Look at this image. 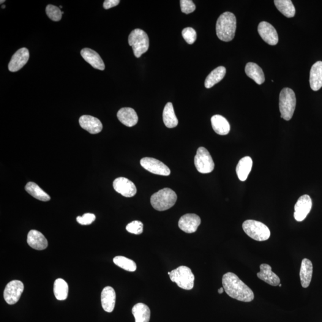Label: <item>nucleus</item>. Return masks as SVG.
Instances as JSON below:
<instances>
[{
  "label": "nucleus",
  "instance_id": "1",
  "mask_svg": "<svg viewBox=\"0 0 322 322\" xmlns=\"http://www.w3.org/2000/svg\"><path fill=\"white\" fill-rule=\"evenodd\" d=\"M222 283L225 291L231 298L247 302L254 299L252 289L233 273L228 272L224 275Z\"/></svg>",
  "mask_w": 322,
  "mask_h": 322
},
{
  "label": "nucleus",
  "instance_id": "2",
  "mask_svg": "<svg viewBox=\"0 0 322 322\" xmlns=\"http://www.w3.org/2000/svg\"><path fill=\"white\" fill-rule=\"evenodd\" d=\"M236 19L233 13L226 12L218 18L216 23L217 37L223 42L232 40L235 35Z\"/></svg>",
  "mask_w": 322,
  "mask_h": 322
},
{
  "label": "nucleus",
  "instance_id": "3",
  "mask_svg": "<svg viewBox=\"0 0 322 322\" xmlns=\"http://www.w3.org/2000/svg\"><path fill=\"white\" fill-rule=\"evenodd\" d=\"M177 196L170 188H164L151 196V203L153 208L159 211H165L175 205Z\"/></svg>",
  "mask_w": 322,
  "mask_h": 322
},
{
  "label": "nucleus",
  "instance_id": "4",
  "mask_svg": "<svg viewBox=\"0 0 322 322\" xmlns=\"http://www.w3.org/2000/svg\"><path fill=\"white\" fill-rule=\"evenodd\" d=\"M296 107V97L293 90L283 89L279 95V110L281 118L289 121L293 118Z\"/></svg>",
  "mask_w": 322,
  "mask_h": 322
},
{
  "label": "nucleus",
  "instance_id": "5",
  "mask_svg": "<svg viewBox=\"0 0 322 322\" xmlns=\"http://www.w3.org/2000/svg\"><path fill=\"white\" fill-rule=\"evenodd\" d=\"M170 277L172 282L176 283L179 288L185 290H190L194 286L195 276L187 266H180L172 270Z\"/></svg>",
  "mask_w": 322,
  "mask_h": 322
},
{
  "label": "nucleus",
  "instance_id": "6",
  "mask_svg": "<svg viewBox=\"0 0 322 322\" xmlns=\"http://www.w3.org/2000/svg\"><path fill=\"white\" fill-rule=\"evenodd\" d=\"M242 228L251 238L256 241H265L269 239L270 231L267 226L263 223L253 220L245 221Z\"/></svg>",
  "mask_w": 322,
  "mask_h": 322
},
{
  "label": "nucleus",
  "instance_id": "7",
  "mask_svg": "<svg viewBox=\"0 0 322 322\" xmlns=\"http://www.w3.org/2000/svg\"><path fill=\"white\" fill-rule=\"evenodd\" d=\"M128 44L133 47V52L138 58L148 50L149 39L145 32L140 29H136L128 37Z\"/></svg>",
  "mask_w": 322,
  "mask_h": 322
},
{
  "label": "nucleus",
  "instance_id": "8",
  "mask_svg": "<svg viewBox=\"0 0 322 322\" xmlns=\"http://www.w3.org/2000/svg\"><path fill=\"white\" fill-rule=\"evenodd\" d=\"M195 165L199 173L208 174L214 169V162L208 150L201 147L197 150L195 157Z\"/></svg>",
  "mask_w": 322,
  "mask_h": 322
},
{
  "label": "nucleus",
  "instance_id": "9",
  "mask_svg": "<svg viewBox=\"0 0 322 322\" xmlns=\"http://www.w3.org/2000/svg\"><path fill=\"white\" fill-rule=\"evenodd\" d=\"M24 290L23 283L20 280L11 281L5 286L4 291V299L9 305L17 303Z\"/></svg>",
  "mask_w": 322,
  "mask_h": 322
},
{
  "label": "nucleus",
  "instance_id": "10",
  "mask_svg": "<svg viewBox=\"0 0 322 322\" xmlns=\"http://www.w3.org/2000/svg\"><path fill=\"white\" fill-rule=\"evenodd\" d=\"M140 164L150 173L163 176L170 175V168L164 163L155 158H143L140 161Z\"/></svg>",
  "mask_w": 322,
  "mask_h": 322
},
{
  "label": "nucleus",
  "instance_id": "11",
  "mask_svg": "<svg viewBox=\"0 0 322 322\" xmlns=\"http://www.w3.org/2000/svg\"><path fill=\"white\" fill-rule=\"evenodd\" d=\"M312 201L310 196L304 195L301 196L295 205L294 218L297 222H302L312 209Z\"/></svg>",
  "mask_w": 322,
  "mask_h": 322
},
{
  "label": "nucleus",
  "instance_id": "12",
  "mask_svg": "<svg viewBox=\"0 0 322 322\" xmlns=\"http://www.w3.org/2000/svg\"><path fill=\"white\" fill-rule=\"evenodd\" d=\"M113 186L116 192L127 198L133 197L137 193L135 184L125 177H119L114 180Z\"/></svg>",
  "mask_w": 322,
  "mask_h": 322
},
{
  "label": "nucleus",
  "instance_id": "13",
  "mask_svg": "<svg viewBox=\"0 0 322 322\" xmlns=\"http://www.w3.org/2000/svg\"><path fill=\"white\" fill-rule=\"evenodd\" d=\"M258 32L262 39L270 46H275L278 43V37L276 30L271 24L267 22H261L258 26Z\"/></svg>",
  "mask_w": 322,
  "mask_h": 322
},
{
  "label": "nucleus",
  "instance_id": "14",
  "mask_svg": "<svg viewBox=\"0 0 322 322\" xmlns=\"http://www.w3.org/2000/svg\"><path fill=\"white\" fill-rule=\"evenodd\" d=\"M201 220L198 215L187 214L180 218L179 227L182 230L187 233L195 232L201 225Z\"/></svg>",
  "mask_w": 322,
  "mask_h": 322
},
{
  "label": "nucleus",
  "instance_id": "15",
  "mask_svg": "<svg viewBox=\"0 0 322 322\" xmlns=\"http://www.w3.org/2000/svg\"><path fill=\"white\" fill-rule=\"evenodd\" d=\"M29 59V52L26 48L19 49L13 54L9 64L10 72H17L26 64Z\"/></svg>",
  "mask_w": 322,
  "mask_h": 322
},
{
  "label": "nucleus",
  "instance_id": "16",
  "mask_svg": "<svg viewBox=\"0 0 322 322\" xmlns=\"http://www.w3.org/2000/svg\"><path fill=\"white\" fill-rule=\"evenodd\" d=\"M79 123L83 129L92 135L99 133L103 129V125L100 120L90 115L81 116Z\"/></svg>",
  "mask_w": 322,
  "mask_h": 322
},
{
  "label": "nucleus",
  "instance_id": "17",
  "mask_svg": "<svg viewBox=\"0 0 322 322\" xmlns=\"http://www.w3.org/2000/svg\"><path fill=\"white\" fill-rule=\"evenodd\" d=\"M101 302L103 310L106 312H113L116 302V293L111 286H106L101 294Z\"/></svg>",
  "mask_w": 322,
  "mask_h": 322
},
{
  "label": "nucleus",
  "instance_id": "18",
  "mask_svg": "<svg viewBox=\"0 0 322 322\" xmlns=\"http://www.w3.org/2000/svg\"><path fill=\"white\" fill-rule=\"evenodd\" d=\"M81 55L85 61L91 65L95 69L103 70L105 66L104 62L96 51L89 48H83L81 51Z\"/></svg>",
  "mask_w": 322,
  "mask_h": 322
},
{
  "label": "nucleus",
  "instance_id": "19",
  "mask_svg": "<svg viewBox=\"0 0 322 322\" xmlns=\"http://www.w3.org/2000/svg\"><path fill=\"white\" fill-rule=\"evenodd\" d=\"M260 268V272L256 274L259 279L273 286H276L280 284V278L272 272L271 266L267 264H262Z\"/></svg>",
  "mask_w": 322,
  "mask_h": 322
},
{
  "label": "nucleus",
  "instance_id": "20",
  "mask_svg": "<svg viewBox=\"0 0 322 322\" xmlns=\"http://www.w3.org/2000/svg\"><path fill=\"white\" fill-rule=\"evenodd\" d=\"M27 242L30 247L36 250H44L48 246V241L43 234L36 230L29 231Z\"/></svg>",
  "mask_w": 322,
  "mask_h": 322
},
{
  "label": "nucleus",
  "instance_id": "21",
  "mask_svg": "<svg viewBox=\"0 0 322 322\" xmlns=\"http://www.w3.org/2000/svg\"><path fill=\"white\" fill-rule=\"evenodd\" d=\"M117 117L122 124L128 127L135 126L138 122L137 113L132 108H121L117 113Z\"/></svg>",
  "mask_w": 322,
  "mask_h": 322
},
{
  "label": "nucleus",
  "instance_id": "22",
  "mask_svg": "<svg viewBox=\"0 0 322 322\" xmlns=\"http://www.w3.org/2000/svg\"><path fill=\"white\" fill-rule=\"evenodd\" d=\"M310 85L313 91H318L322 87V62H316L311 68Z\"/></svg>",
  "mask_w": 322,
  "mask_h": 322
},
{
  "label": "nucleus",
  "instance_id": "23",
  "mask_svg": "<svg viewBox=\"0 0 322 322\" xmlns=\"http://www.w3.org/2000/svg\"><path fill=\"white\" fill-rule=\"evenodd\" d=\"M313 275V264L307 258L302 261L300 269L299 277L302 287L306 288L310 285Z\"/></svg>",
  "mask_w": 322,
  "mask_h": 322
},
{
  "label": "nucleus",
  "instance_id": "24",
  "mask_svg": "<svg viewBox=\"0 0 322 322\" xmlns=\"http://www.w3.org/2000/svg\"><path fill=\"white\" fill-rule=\"evenodd\" d=\"M211 121L212 128L218 135L225 136L230 132V124L225 117L220 115H215L212 117Z\"/></svg>",
  "mask_w": 322,
  "mask_h": 322
},
{
  "label": "nucleus",
  "instance_id": "25",
  "mask_svg": "<svg viewBox=\"0 0 322 322\" xmlns=\"http://www.w3.org/2000/svg\"><path fill=\"white\" fill-rule=\"evenodd\" d=\"M245 73L248 77L252 79L258 85H261L265 81L263 70L255 63H248L245 67Z\"/></svg>",
  "mask_w": 322,
  "mask_h": 322
},
{
  "label": "nucleus",
  "instance_id": "26",
  "mask_svg": "<svg viewBox=\"0 0 322 322\" xmlns=\"http://www.w3.org/2000/svg\"><path fill=\"white\" fill-rule=\"evenodd\" d=\"M253 164V160L250 157H245L239 161L236 171L237 177L241 181L244 182L247 179L252 169Z\"/></svg>",
  "mask_w": 322,
  "mask_h": 322
},
{
  "label": "nucleus",
  "instance_id": "27",
  "mask_svg": "<svg viewBox=\"0 0 322 322\" xmlns=\"http://www.w3.org/2000/svg\"><path fill=\"white\" fill-rule=\"evenodd\" d=\"M132 313L135 318V322H149L151 319V310L147 305L143 303L135 305L132 308Z\"/></svg>",
  "mask_w": 322,
  "mask_h": 322
},
{
  "label": "nucleus",
  "instance_id": "28",
  "mask_svg": "<svg viewBox=\"0 0 322 322\" xmlns=\"http://www.w3.org/2000/svg\"><path fill=\"white\" fill-rule=\"evenodd\" d=\"M162 116L163 123L166 127L173 128L177 127L179 124L178 119L174 113L173 105L171 102H168L165 105L163 109Z\"/></svg>",
  "mask_w": 322,
  "mask_h": 322
},
{
  "label": "nucleus",
  "instance_id": "29",
  "mask_svg": "<svg viewBox=\"0 0 322 322\" xmlns=\"http://www.w3.org/2000/svg\"><path fill=\"white\" fill-rule=\"evenodd\" d=\"M226 73V68L224 67H219L209 73L205 81V87L207 89H210L219 83L225 77Z\"/></svg>",
  "mask_w": 322,
  "mask_h": 322
},
{
  "label": "nucleus",
  "instance_id": "30",
  "mask_svg": "<svg viewBox=\"0 0 322 322\" xmlns=\"http://www.w3.org/2000/svg\"><path fill=\"white\" fill-rule=\"evenodd\" d=\"M276 7L283 15L288 18L296 15V8L291 0H275Z\"/></svg>",
  "mask_w": 322,
  "mask_h": 322
},
{
  "label": "nucleus",
  "instance_id": "31",
  "mask_svg": "<svg viewBox=\"0 0 322 322\" xmlns=\"http://www.w3.org/2000/svg\"><path fill=\"white\" fill-rule=\"evenodd\" d=\"M25 190L29 195L38 200L45 202L50 200V196L34 182H29L28 184H27Z\"/></svg>",
  "mask_w": 322,
  "mask_h": 322
},
{
  "label": "nucleus",
  "instance_id": "32",
  "mask_svg": "<svg viewBox=\"0 0 322 322\" xmlns=\"http://www.w3.org/2000/svg\"><path fill=\"white\" fill-rule=\"evenodd\" d=\"M69 286L66 281L64 279H57L54 283V294L57 299L63 301L68 298Z\"/></svg>",
  "mask_w": 322,
  "mask_h": 322
},
{
  "label": "nucleus",
  "instance_id": "33",
  "mask_svg": "<svg viewBox=\"0 0 322 322\" xmlns=\"http://www.w3.org/2000/svg\"><path fill=\"white\" fill-rule=\"evenodd\" d=\"M114 263L117 266L128 272H135L137 265L135 261L123 256H116L114 258Z\"/></svg>",
  "mask_w": 322,
  "mask_h": 322
},
{
  "label": "nucleus",
  "instance_id": "34",
  "mask_svg": "<svg viewBox=\"0 0 322 322\" xmlns=\"http://www.w3.org/2000/svg\"><path fill=\"white\" fill-rule=\"evenodd\" d=\"M46 13L48 17L53 21L58 22L61 20L62 15L64 12H61L59 7L54 6L53 5L49 4L46 7Z\"/></svg>",
  "mask_w": 322,
  "mask_h": 322
},
{
  "label": "nucleus",
  "instance_id": "35",
  "mask_svg": "<svg viewBox=\"0 0 322 322\" xmlns=\"http://www.w3.org/2000/svg\"><path fill=\"white\" fill-rule=\"evenodd\" d=\"M182 36L187 43L189 45H193L197 38V34L194 29L188 27L183 30Z\"/></svg>",
  "mask_w": 322,
  "mask_h": 322
},
{
  "label": "nucleus",
  "instance_id": "36",
  "mask_svg": "<svg viewBox=\"0 0 322 322\" xmlns=\"http://www.w3.org/2000/svg\"><path fill=\"white\" fill-rule=\"evenodd\" d=\"M126 230L131 233L140 234L143 231V223L140 221H133L127 226Z\"/></svg>",
  "mask_w": 322,
  "mask_h": 322
},
{
  "label": "nucleus",
  "instance_id": "37",
  "mask_svg": "<svg viewBox=\"0 0 322 322\" xmlns=\"http://www.w3.org/2000/svg\"><path fill=\"white\" fill-rule=\"evenodd\" d=\"M180 2L182 12L185 14H189L196 9V5L192 0H181Z\"/></svg>",
  "mask_w": 322,
  "mask_h": 322
},
{
  "label": "nucleus",
  "instance_id": "38",
  "mask_svg": "<svg viewBox=\"0 0 322 322\" xmlns=\"http://www.w3.org/2000/svg\"><path fill=\"white\" fill-rule=\"evenodd\" d=\"M95 220V215L91 213L84 214L83 216L77 217L76 221L81 225H89L94 222Z\"/></svg>",
  "mask_w": 322,
  "mask_h": 322
},
{
  "label": "nucleus",
  "instance_id": "39",
  "mask_svg": "<svg viewBox=\"0 0 322 322\" xmlns=\"http://www.w3.org/2000/svg\"><path fill=\"white\" fill-rule=\"evenodd\" d=\"M120 2L119 0H106L103 3L105 9H109L118 5Z\"/></svg>",
  "mask_w": 322,
  "mask_h": 322
},
{
  "label": "nucleus",
  "instance_id": "40",
  "mask_svg": "<svg viewBox=\"0 0 322 322\" xmlns=\"http://www.w3.org/2000/svg\"><path fill=\"white\" fill-rule=\"evenodd\" d=\"M224 291H225V289H224L223 287L220 288L219 289H218V293L220 294H222L223 293Z\"/></svg>",
  "mask_w": 322,
  "mask_h": 322
},
{
  "label": "nucleus",
  "instance_id": "41",
  "mask_svg": "<svg viewBox=\"0 0 322 322\" xmlns=\"http://www.w3.org/2000/svg\"><path fill=\"white\" fill-rule=\"evenodd\" d=\"M5 5H2V9H5Z\"/></svg>",
  "mask_w": 322,
  "mask_h": 322
},
{
  "label": "nucleus",
  "instance_id": "42",
  "mask_svg": "<svg viewBox=\"0 0 322 322\" xmlns=\"http://www.w3.org/2000/svg\"><path fill=\"white\" fill-rule=\"evenodd\" d=\"M4 2H5L4 0V1H1V4L3 3Z\"/></svg>",
  "mask_w": 322,
  "mask_h": 322
},
{
  "label": "nucleus",
  "instance_id": "43",
  "mask_svg": "<svg viewBox=\"0 0 322 322\" xmlns=\"http://www.w3.org/2000/svg\"><path fill=\"white\" fill-rule=\"evenodd\" d=\"M279 287H281V286H282V284H279Z\"/></svg>",
  "mask_w": 322,
  "mask_h": 322
},
{
  "label": "nucleus",
  "instance_id": "44",
  "mask_svg": "<svg viewBox=\"0 0 322 322\" xmlns=\"http://www.w3.org/2000/svg\"><path fill=\"white\" fill-rule=\"evenodd\" d=\"M168 274L169 275H170V272H168Z\"/></svg>",
  "mask_w": 322,
  "mask_h": 322
},
{
  "label": "nucleus",
  "instance_id": "45",
  "mask_svg": "<svg viewBox=\"0 0 322 322\" xmlns=\"http://www.w3.org/2000/svg\"><path fill=\"white\" fill-rule=\"evenodd\" d=\"M60 8H61V9H62V5H61V7H60Z\"/></svg>",
  "mask_w": 322,
  "mask_h": 322
}]
</instances>
